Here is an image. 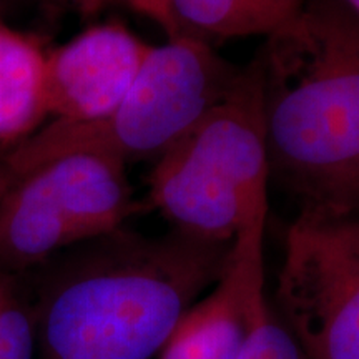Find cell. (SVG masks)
<instances>
[{
	"label": "cell",
	"instance_id": "cell-12",
	"mask_svg": "<svg viewBox=\"0 0 359 359\" xmlns=\"http://www.w3.org/2000/svg\"><path fill=\"white\" fill-rule=\"evenodd\" d=\"M240 359H306L298 341L269 306L266 296L255 308L248 339Z\"/></svg>",
	"mask_w": 359,
	"mask_h": 359
},
{
	"label": "cell",
	"instance_id": "cell-13",
	"mask_svg": "<svg viewBox=\"0 0 359 359\" xmlns=\"http://www.w3.org/2000/svg\"><path fill=\"white\" fill-rule=\"evenodd\" d=\"M52 2H60V4H69L80 8L82 12H95L98 8H102L107 4L120 2L133 8L135 12H140L143 15L150 17L151 20H156V6L155 0H52Z\"/></svg>",
	"mask_w": 359,
	"mask_h": 359
},
{
	"label": "cell",
	"instance_id": "cell-1",
	"mask_svg": "<svg viewBox=\"0 0 359 359\" xmlns=\"http://www.w3.org/2000/svg\"><path fill=\"white\" fill-rule=\"evenodd\" d=\"M74 248L34 308L39 359H155L182 314L222 280L233 243L120 228Z\"/></svg>",
	"mask_w": 359,
	"mask_h": 359
},
{
	"label": "cell",
	"instance_id": "cell-6",
	"mask_svg": "<svg viewBox=\"0 0 359 359\" xmlns=\"http://www.w3.org/2000/svg\"><path fill=\"white\" fill-rule=\"evenodd\" d=\"M148 48L122 24H103L48 50V115L70 123L109 116L132 87Z\"/></svg>",
	"mask_w": 359,
	"mask_h": 359
},
{
	"label": "cell",
	"instance_id": "cell-7",
	"mask_svg": "<svg viewBox=\"0 0 359 359\" xmlns=\"http://www.w3.org/2000/svg\"><path fill=\"white\" fill-rule=\"evenodd\" d=\"M266 219L250 223L233 241L226 271L182 314L155 359H240L257 304L264 298Z\"/></svg>",
	"mask_w": 359,
	"mask_h": 359
},
{
	"label": "cell",
	"instance_id": "cell-9",
	"mask_svg": "<svg viewBox=\"0 0 359 359\" xmlns=\"http://www.w3.org/2000/svg\"><path fill=\"white\" fill-rule=\"evenodd\" d=\"M161 29L172 37L264 39L302 12L306 0H155Z\"/></svg>",
	"mask_w": 359,
	"mask_h": 359
},
{
	"label": "cell",
	"instance_id": "cell-2",
	"mask_svg": "<svg viewBox=\"0 0 359 359\" xmlns=\"http://www.w3.org/2000/svg\"><path fill=\"white\" fill-rule=\"evenodd\" d=\"M269 180L303 203L359 198V15L306 0L257 53Z\"/></svg>",
	"mask_w": 359,
	"mask_h": 359
},
{
	"label": "cell",
	"instance_id": "cell-5",
	"mask_svg": "<svg viewBox=\"0 0 359 359\" xmlns=\"http://www.w3.org/2000/svg\"><path fill=\"white\" fill-rule=\"evenodd\" d=\"M276 299L306 359H359V198L302 205Z\"/></svg>",
	"mask_w": 359,
	"mask_h": 359
},
{
	"label": "cell",
	"instance_id": "cell-11",
	"mask_svg": "<svg viewBox=\"0 0 359 359\" xmlns=\"http://www.w3.org/2000/svg\"><path fill=\"white\" fill-rule=\"evenodd\" d=\"M37 325L8 273L0 271V359H35Z\"/></svg>",
	"mask_w": 359,
	"mask_h": 359
},
{
	"label": "cell",
	"instance_id": "cell-8",
	"mask_svg": "<svg viewBox=\"0 0 359 359\" xmlns=\"http://www.w3.org/2000/svg\"><path fill=\"white\" fill-rule=\"evenodd\" d=\"M80 243L69 205L43 165L17 178L0 196V271L32 268Z\"/></svg>",
	"mask_w": 359,
	"mask_h": 359
},
{
	"label": "cell",
	"instance_id": "cell-4",
	"mask_svg": "<svg viewBox=\"0 0 359 359\" xmlns=\"http://www.w3.org/2000/svg\"><path fill=\"white\" fill-rule=\"evenodd\" d=\"M240 70L198 39L150 45L132 87L109 116L85 123L53 120L0 158L17 178L45 160L80 150L103 151L125 163H155L230 93Z\"/></svg>",
	"mask_w": 359,
	"mask_h": 359
},
{
	"label": "cell",
	"instance_id": "cell-3",
	"mask_svg": "<svg viewBox=\"0 0 359 359\" xmlns=\"http://www.w3.org/2000/svg\"><path fill=\"white\" fill-rule=\"evenodd\" d=\"M269 182L255 57L230 93L155 161L148 205L182 235L233 243L250 223L268 218Z\"/></svg>",
	"mask_w": 359,
	"mask_h": 359
},
{
	"label": "cell",
	"instance_id": "cell-15",
	"mask_svg": "<svg viewBox=\"0 0 359 359\" xmlns=\"http://www.w3.org/2000/svg\"><path fill=\"white\" fill-rule=\"evenodd\" d=\"M343 2L359 15V0H343Z\"/></svg>",
	"mask_w": 359,
	"mask_h": 359
},
{
	"label": "cell",
	"instance_id": "cell-10",
	"mask_svg": "<svg viewBox=\"0 0 359 359\" xmlns=\"http://www.w3.org/2000/svg\"><path fill=\"white\" fill-rule=\"evenodd\" d=\"M47 115V50L0 20V154L37 132Z\"/></svg>",
	"mask_w": 359,
	"mask_h": 359
},
{
	"label": "cell",
	"instance_id": "cell-14",
	"mask_svg": "<svg viewBox=\"0 0 359 359\" xmlns=\"http://www.w3.org/2000/svg\"><path fill=\"white\" fill-rule=\"evenodd\" d=\"M13 182H15V178H13L12 172L8 170L7 165L0 160V196L7 191V188L11 187Z\"/></svg>",
	"mask_w": 359,
	"mask_h": 359
}]
</instances>
